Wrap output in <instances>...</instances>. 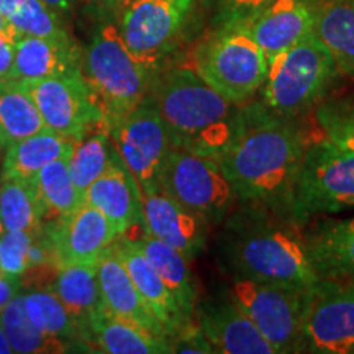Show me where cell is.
<instances>
[{
    "mask_svg": "<svg viewBox=\"0 0 354 354\" xmlns=\"http://www.w3.org/2000/svg\"><path fill=\"white\" fill-rule=\"evenodd\" d=\"M308 140L299 118L272 113L259 100L241 105L234 135L218 162L238 202L290 220Z\"/></svg>",
    "mask_w": 354,
    "mask_h": 354,
    "instance_id": "6da1fadb",
    "label": "cell"
},
{
    "mask_svg": "<svg viewBox=\"0 0 354 354\" xmlns=\"http://www.w3.org/2000/svg\"><path fill=\"white\" fill-rule=\"evenodd\" d=\"M299 230L263 207L241 203L220 234L218 258L230 277L310 290L320 277Z\"/></svg>",
    "mask_w": 354,
    "mask_h": 354,
    "instance_id": "7a4b0ae2",
    "label": "cell"
},
{
    "mask_svg": "<svg viewBox=\"0 0 354 354\" xmlns=\"http://www.w3.org/2000/svg\"><path fill=\"white\" fill-rule=\"evenodd\" d=\"M165 120L174 148L215 159L232 141L241 105L233 104L192 68L156 73L148 99Z\"/></svg>",
    "mask_w": 354,
    "mask_h": 354,
    "instance_id": "3957f363",
    "label": "cell"
},
{
    "mask_svg": "<svg viewBox=\"0 0 354 354\" xmlns=\"http://www.w3.org/2000/svg\"><path fill=\"white\" fill-rule=\"evenodd\" d=\"M156 73L128 50L112 21L99 25L84 53L82 74L109 130L148 99Z\"/></svg>",
    "mask_w": 354,
    "mask_h": 354,
    "instance_id": "277c9868",
    "label": "cell"
},
{
    "mask_svg": "<svg viewBox=\"0 0 354 354\" xmlns=\"http://www.w3.org/2000/svg\"><path fill=\"white\" fill-rule=\"evenodd\" d=\"M338 74L328 48L312 33L269 61L259 102L281 117L300 118L322 104Z\"/></svg>",
    "mask_w": 354,
    "mask_h": 354,
    "instance_id": "5b68a950",
    "label": "cell"
},
{
    "mask_svg": "<svg viewBox=\"0 0 354 354\" xmlns=\"http://www.w3.org/2000/svg\"><path fill=\"white\" fill-rule=\"evenodd\" d=\"M192 69L225 99L245 105L259 95L269 59L245 26H218L197 48Z\"/></svg>",
    "mask_w": 354,
    "mask_h": 354,
    "instance_id": "8992f818",
    "label": "cell"
},
{
    "mask_svg": "<svg viewBox=\"0 0 354 354\" xmlns=\"http://www.w3.org/2000/svg\"><path fill=\"white\" fill-rule=\"evenodd\" d=\"M354 209V151L322 138L308 143L290 221L302 230L317 216Z\"/></svg>",
    "mask_w": 354,
    "mask_h": 354,
    "instance_id": "52a82bcc",
    "label": "cell"
},
{
    "mask_svg": "<svg viewBox=\"0 0 354 354\" xmlns=\"http://www.w3.org/2000/svg\"><path fill=\"white\" fill-rule=\"evenodd\" d=\"M159 190L209 225L221 223L238 202L218 159L183 148L171 149L159 176Z\"/></svg>",
    "mask_w": 354,
    "mask_h": 354,
    "instance_id": "ba28073f",
    "label": "cell"
},
{
    "mask_svg": "<svg viewBox=\"0 0 354 354\" xmlns=\"http://www.w3.org/2000/svg\"><path fill=\"white\" fill-rule=\"evenodd\" d=\"M310 290L232 276L227 295L271 343L276 354H287L299 353Z\"/></svg>",
    "mask_w": 354,
    "mask_h": 354,
    "instance_id": "9c48e42d",
    "label": "cell"
},
{
    "mask_svg": "<svg viewBox=\"0 0 354 354\" xmlns=\"http://www.w3.org/2000/svg\"><path fill=\"white\" fill-rule=\"evenodd\" d=\"M196 0H128L120 8L118 32L141 63L159 71L192 15Z\"/></svg>",
    "mask_w": 354,
    "mask_h": 354,
    "instance_id": "30bf717a",
    "label": "cell"
},
{
    "mask_svg": "<svg viewBox=\"0 0 354 354\" xmlns=\"http://www.w3.org/2000/svg\"><path fill=\"white\" fill-rule=\"evenodd\" d=\"M109 131L118 158L130 171L141 196L159 190V176L174 145L156 107L145 100Z\"/></svg>",
    "mask_w": 354,
    "mask_h": 354,
    "instance_id": "8fae6325",
    "label": "cell"
},
{
    "mask_svg": "<svg viewBox=\"0 0 354 354\" xmlns=\"http://www.w3.org/2000/svg\"><path fill=\"white\" fill-rule=\"evenodd\" d=\"M20 84L32 95L46 130L81 140L91 131L107 128L104 113L82 73Z\"/></svg>",
    "mask_w": 354,
    "mask_h": 354,
    "instance_id": "7c38bea8",
    "label": "cell"
},
{
    "mask_svg": "<svg viewBox=\"0 0 354 354\" xmlns=\"http://www.w3.org/2000/svg\"><path fill=\"white\" fill-rule=\"evenodd\" d=\"M299 353L354 354V290L349 282L320 279L308 292Z\"/></svg>",
    "mask_w": 354,
    "mask_h": 354,
    "instance_id": "4fadbf2b",
    "label": "cell"
},
{
    "mask_svg": "<svg viewBox=\"0 0 354 354\" xmlns=\"http://www.w3.org/2000/svg\"><path fill=\"white\" fill-rule=\"evenodd\" d=\"M44 232L59 266L97 263L100 254L122 236L107 216L86 202L73 214L44 223Z\"/></svg>",
    "mask_w": 354,
    "mask_h": 354,
    "instance_id": "5bb4252c",
    "label": "cell"
},
{
    "mask_svg": "<svg viewBox=\"0 0 354 354\" xmlns=\"http://www.w3.org/2000/svg\"><path fill=\"white\" fill-rule=\"evenodd\" d=\"M141 227L145 233L196 259L207 245L210 225L162 190L141 196Z\"/></svg>",
    "mask_w": 354,
    "mask_h": 354,
    "instance_id": "9a60e30c",
    "label": "cell"
},
{
    "mask_svg": "<svg viewBox=\"0 0 354 354\" xmlns=\"http://www.w3.org/2000/svg\"><path fill=\"white\" fill-rule=\"evenodd\" d=\"M322 0H272L243 25L271 61L313 33Z\"/></svg>",
    "mask_w": 354,
    "mask_h": 354,
    "instance_id": "2e32d148",
    "label": "cell"
},
{
    "mask_svg": "<svg viewBox=\"0 0 354 354\" xmlns=\"http://www.w3.org/2000/svg\"><path fill=\"white\" fill-rule=\"evenodd\" d=\"M198 328L215 353L221 354H276L271 343L228 295L207 302L198 308Z\"/></svg>",
    "mask_w": 354,
    "mask_h": 354,
    "instance_id": "e0dca14e",
    "label": "cell"
},
{
    "mask_svg": "<svg viewBox=\"0 0 354 354\" xmlns=\"http://www.w3.org/2000/svg\"><path fill=\"white\" fill-rule=\"evenodd\" d=\"M84 55L68 33L55 37H30L20 35L17 39L15 63L12 81H37V79L82 73Z\"/></svg>",
    "mask_w": 354,
    "mask_h": 354,
    "instance_id": "ac0fdd59",
    "label": "cell"
},
{
    "mask_svg": "<svg viewBox=\"0 0 354 354\" xmlns=\"http://www.w3.org/2000/svg\"><path fill=\"white\" fill-rule=\"evenodd\" d=\"M115 248H117L118 256L122 258L128 274H130L133 284L136 286L141 299L145 300L146 307L161 323L167 338H176L192 322L184 315L169 287L165 284L156 269L153 268L151 263L146 259V256L141 253L140 248L130 238L122 234L115 241Z\"/></svg>",
    "mask_w": 354,
    "mask_h": 354,
    "instance_id": "d6986e66",
    "label": "cell"
},
{
    "mask_svg": "<svg viewBox=\"0 0 354 354\" xmlns=\"http://www.w3.org/2000/svg\"><path fill=\"white\" fill-rule=\"evenodd\" d=\"M302 234L318 277L354 281V216L323 218L310 225Z\"/></svg>",
    "mask_w": 354,
    "mask_h": 354,
    "instance_id": "ffe728a7",
    "label": "cell"
},
{
    "mask_svg": "<svg viewBox=\"0 0 354 354\" xmlns=\"http://www.w3.org/2000/svg\"><path fill=\"white\" fill-rule=\"evenodd\" d=\"M84 346L107 354L172 353L171 339L145 328L140 323L117 317L105 310L97 312L84 328Z\"/></svg>",
    "mask_w": 354,
    "mask_h": 354,
    "instance_id": "44dd1931",
    "label": "cell"
},
{
    "mask_svg": "<svg viewBox=\"0 0 354 354\" xmlns=\"http://www.w3.org/2000/svg\"><path fill=\"white\" fill-rule=\"evenodd\" d=\"M95 269L102 304H104L107 312L117 317L127 318V320L140 323L145 328L167 338L161 323L149 312L145 300L141 299L138 289L133 284L125 264H123L122 258L118 256L115 243L100 254V258L95 263Z\"/></svg>",
    "mask_w": 354,
    "mask_h": 354,
    "instance_id": "7402d4cb",
    "label": "cell"
},
{
    "mask_svg": "<svg viewBox=\"0 0 354 354\" xmlns=\"http://www.w3.org/2000/svg\"><path fill=\"white\" fill-rule=\"evenodd\" d=\"M84 202L99 209L120 234H127L136 225H141L140 189L118 154H115L104 174L88 187Z\"/></svg>",
    "mask_w": 354,
    "mask_h": 354,
    "instance_id": "603a6c76",
    "label": "cell"
},
{
    "mask_svg": "<svg viewBox=\"0 0 354 354\" xmlns=\"http://www.w3.org/2000/svg\"><path fill=\"white\" fill-rule=\"evenodd\" d=\"M76 138L43 130L8 145L2 158L0 179H32L44 166L57 159H69L77 145Z\"/></svg>",
    "mask_w": 354,
    "mask_h": 354,
    "instance_id": "cb8c5ba5",
    "label": "cell"
},
{
    "mask_svg": "<svg viewBox=\"0 0 354 354\" xmlns=\"http://www.w3.org/2000/svg\"><path fill=\"white\" fill-rule=\"evenodd\" d=\"M130 240H133V243L140 248L141 253L156 269L159 276L165 281V284L169 287L172 295L176 297L184 315L192 322V315L196 312L197 289L192 274H190V261L172 246L166 245L165 241L158 240V238L148 233H143L138 238H130Z\"/></svg>",
    "mask_w": 354,
    "mask_h": 354,
    "instance_id": "d4e9b609",
    "label": "cell"
},
{
    "mask_svg": "<svg viewBox=\"0 0 354 354\" xmlns=\"http://www.w3.org/2000/svg\"><path fill=\"white\" fill-rule=\"evenodd\" d=\"M313 33L328 48L339 73L354 77V0H322Z\"/></svg>",
    "mask_w": 354,
    "mask_h": 354,
    "instance_id": "484cf974",
    "label": "cell"
},
{
    "mask_svg": "<svg viewBox=\"0 0 354 354\" xmlns=\"http://www.w3.org/2000/svg\"><path fill=\"white\" fill-rule=\"evenodd\" d=\"M50 290L55 292L61 302L68 307L71 315L76 318L82 330V336L88 320L104 308L95 263L59 266Z\"/></svg>",
    "mask_w": 354,
    "mask_h": 354,
    "instance_id": "4316f807",
    "label": "cell"
},
{
    "mask_svg": "<svg viewBox=\"0 0 354 354\" xmlns=\"http://www.w3.org/2000/svg\"><path fill=\"white\" fill-rule=\"evenodd\" d=\"M46 130L32 95L19 81H0V146Z\"/></svg>",
    "mask_w": 354,
    "mask_h": 354,
    "instance_id": "83f0119b",
    "label": "cell"
},
{
    "mask_svg": "<svg viewBox=\"0 0 354 354\" xmlns=\"http://www.w3.org/2000/svg\"><path fill=\"white\" fill-rule=\"evenodd\" d=\"M44 223H53L63 216L73 214L84 203V198L69 172V159H57L44 166L32 177Z\"/></svg>",
    "mask_w": 354,
    "mask_h": 354,
    "instance_id": "f1b7e54d",
    "label": "cell"
},
{
    "mask_svg": "<svg viewBox=\"0 0 354 354\" xmlns=\"http://www.w3.org/2000/svg\"><path fill=\"white\" fill-rule=\"evenodd\" d=\"M0 322L13 353L19 354H61L74 351L64 339L43 333L25 312L24 295H15L0 312Z\"/></svg>",
    "mask_w": 354,
    "mask_h": 354,
    "instance_id": "f546056e",
    "label": "cell"
},
{
    "mask_svg": "<svg viewBox=\"0 0 354 354\" xmlns=\"http://www.w3.org/2000/svg\"><path fill=\"white\" fill-rule=\"evenodd\" d=\"M24 305L26 315L43 333L64 339L74 348H86L81 326L55 292L48 289L30 290L24 295Z\"/></svg>",
    "mask_w": 354,
    "mask_h": 354,
    "instance_id": "4dcf8cb0",
    "label": "cell"
},
{
    "mask_svg": "<svg viewBox=\"0 0 354 354\" xmlns=\"http://www.w3.org/2000/svg\"><path fill=\"white\" fill-rule=\"evenodd\" d=\"M0 215L8 232H41L43 212L32 179H0Z\"/></svg>",
    "mask_w": 354,
    "mask_h": 354,
    "instance_id": "1f68e13d",
    "label": "cell"
},
{
    "mask_svg": "<svg viewBox=\"0 0 354 354\" xmlns=\"http://www.w3.org/2000/svg\"><path fill=\"white\" fill-rule=\"evenodd\" d=\"M117 149L107 128L91 131L77 141L73 156L69 158V172L82 198L92 184L104 174L113 161Z\"/></svg>",
    "mask_w": 354,
    "mask_h": 354,
    "instance_id": "d6a6232c",
    "label": "cell"
},
{
    "mask_svg": "<svg viewBox=\"0 0 354 354\" xmlns=\"http://www.w3.org/2000/svg\"><path fill=\"white\" fill-rule=\"evenodd\" d=\"M0 12L20 35L55 37L66 33L57 13L43 0H0Z\"/></svg>",
    "mask_w": 354,
    "mask_h": 354,
    "instance_id": "836d02e7",
    "label": "cell"
},
{
    "mask_svg": "<svg viewBox=\"0 0 354 354\" xmlns=\"http://www.w3.org/2000/svg\"><path fill=\"white\" fill-rule=\"evenodd\" d=\"M313 112L323 138L354 151V102H322Z\"/></svg>",
    "mask_w": 354,
    "mask_h": 354,
    "instance_id": "e575fe53",
    "label": "cell"
},
{
    "mask_svg": "<svg viewBox=\"0 0 354 354\" xmlns=\"http://www.w3.org/2000/svg\"><path fill=\"white\" fill-rule=\"evenodd\" d=\"M39 233V232H38ZM35 234L30 232H6L0 236V269L3 276L20 277L30 268V250Z\"/></svg>",
    "mask_w": 354,
    "mask_h": 354,
    "instance_id": "d590c367",
    "label": "cell"
},
{
    "mask_svg": "<svg viewBox=\"0 0 354 354\" xmlns=\"http://www.w3.org/2000/svg\"><path fill=\"white\" fill-rule=\"evenodd\" d=\"M272 0H218V26L246 25Z\"/></svg>",
    "mask_w": 354,
    "mask_h": 354,
    "instance_id": "8d00e7d4",
    "label": "cell"
},
{
    "mask_svg": "<svg viewBox=\"0 0 354 354\" xmlns=\"http://www.w3.org/2000/svg\"><path fill=\"white\" fill-rule=\"evenodd\" d=\"M17 39V35L0 33V81L10 77L15 63Z\"/></svg>",
    "mask_w": 354,
    "mask_h": 354,
    "instance_id": "74e56055",
    "label": "cell"
},
{
    "mask_svg": "<svg viewBox=\"0 0 354 354\" xmlns=\"http://www.w3.org/2000/svg\"><path fill=\"white\" fill-rule=\"evenodd\" d=\"M21 282L20 277H10V276H0V312L6 308V305L20 294Z\"/></svg>",
    "mask_w": 354,
    "mask_h": 354,
    "instance_id": "f35d334b",
    "label": "cell"
},
{
    "mask_svg": "<svg viewBox=\"0 0 354 354\" xmlns=\"http://www.w3.org/2000/svg\"><path fill=\"white\" fill-rule=\"evenodd\" d=\"M92 6L99 8L100 12L105 13H117L120 12V8L125 6L128 0H88Z\"/></svg>",
    "mask_w": 354,
    "mask_h": 354,
    "instance_id": "ab89813d",
    "label": "cell"
},
{
    "mask_svg": "<svg viewBox=\"0 0 354 354\" xmlns=\"http://www.w3.org/2000/svg\"><path fill=\"white\" fill-rule=\"evenodd\" d=\"M43 2L55 12H68L76 6L77 0H43Z\"/></svg>",
    "mask_w": 354,
    "mask_h": 354,
    "instance_id": "60d3db41",
    "label": "cell"
},
{
    "mask_svg": "<svg viewBox=\"0 0 354 354\" xmlns=\"http://www.w3.org/2000/svg\"><path fill=\"white\" fill-rule=\"evenodd\" d=\"M13 353V349L10 346V343H8V338L6 335V330H3L2 326V322H0V354H10Z\"/></svg>",
    "mask_w": 354,
    "mask_h": 354,
    "instance_id": "b9f144b4",
    "label": "cell"
},
{
    "mask_svg": "<svg viewBox=\"0 0 354 354\" xmlns=\"http://www.w3.org/2000/svg\"><path fill=\"white\" fill-rule=\"evenodd\" d=\"M0 33H8V35H17V37H20V33L17 32L13 26L8 24L6 17L2 15V12H0Z\"/></svg>",
    "mask_w": 354,
    "mask_h": 354,
    "instance_id": "7bdbcfd3",
    "label": "cell"
},
{
    "mask_svg": "<svg viewBox=\"0 0 354 354\" xmlns=\"http://www.w3.org/2000/svg\"><path fill=\"white\" fill-rule=\"evenodd\" d=\"M349 284H351V287H353V290H354V281H353V282H349Z\"/></svg>",
    "mask_w": 354,
    "mask_h": 354,
    "instance_id": "ee69618b",
    "label": "cell"
},
{
    "mask_svg": "<svg viewBox=\"0 0 354 354\" xmlns=\"http://www.w3.org/2000/svg\"><path fill=\"white\" fill-rule=\"evenodd\" d=\"M2 149H3V148H2V146H0V154H2Z\"/></svg>",
    "mask_w": 354,
    "mask_h": 354,
    "instance_id": "f6af8a7d",
    "label": "cell"
},
{
    "mask_svg": "<svg viewBox=\"0 0 354 354\" xmlns=\"http://www.w3.org/2000/svg\"><path fill=\"white\" fill-rule=\"evenodd\" d=\"M0 276H3V274H2V269H0Z\"/></svg>",
    "mask_w": 354,
    "mask_h": 354,
    "instance_id": "bcb514c9",
    "label": "cell"
}]
</instances>
